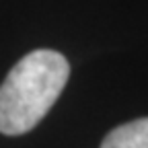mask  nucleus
Segmentation results:
<instances>
[{
	"label": "nucleus",
	"instance_id": "1",
	"mask_svg": "<svg viewBox=\"0 0 148 148\" xmlns=\"http://www.w3.org/2000/svg\"><path fill=\"white\" fill-rule=\"evenodd\" d=\"M70 76L60 51L35 49L21 58L0 84V134L21 136L39 123Z\"/></svg>",
	"mask_w": 148,
	"mask_h": 148
},
{
	"label": "nucleus",
	"instance_id": "2",
	"mask_svg": "<svg viewBox=\"0 0 148 148\" xmlns=\"http://www.w3.org/2000/svg\"><path fill=\"white\" fill-rule=\"evenodd\" d=\"M101 148H148V117H140L111 130Z\"/></svg>",
	"mask_w": 148,
	"mask_h": 148
}]
</instances>
